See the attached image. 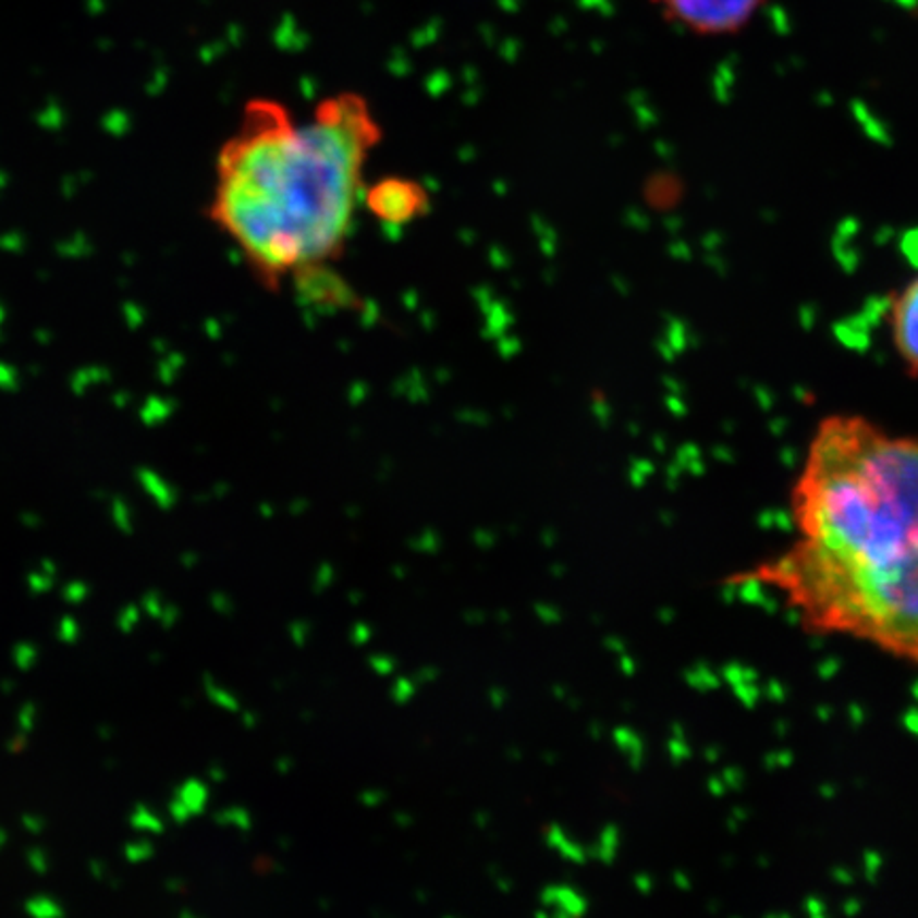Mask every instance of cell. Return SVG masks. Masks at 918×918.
I'll return each mask as SVG.
<instances>
[{"instance_id": "1", "label": "cell", "mask_w": 918, "mask_h": 918, "mask_svg": "<svg viewBox=\"0 0 918 918\" xmlns=\"http://www.w3.org/2000/svg\"><path fill=\"white\" fill-rule=\"evenodd\" d=\"M381 138L355 91L323 98L308 120L256 98L219 147L207 218L266 290L308 287L343 258Z\"/></svg>"}, {"instance_id": "2", "label": "cell", "mask_w": 918, "mask_h": 918, "mask_svg": "<svg viewBox=\"0 0 918 918\" xmlns=\"http://www.w3.org/2000/svg\"><path fill=\"white\" fill-rule=\"evenodd\" d=\"M797 542L846 562L918 553V437L830 415L791 489Z\"/></svg>"}, {"instance_id": "3", "label": "cell", "mask_w": 918, "mask_h": 918, "mask_svg": "<svg viewBox=\"0 0 918 918\" xmlns=\"http://www.w3.org/2000/svg\"><path fill=\"white\" fill-rule=\"evenodd\" d=\"M738 580L779 593L806 629L848 636L918 665V553L846 562L795 540Z\"/></svg>"}, {"instance_id": "4", "label": "cell", "mask_w": 918, "mask_h": 918, "mask_svg": "<svg viewBox=\"0 0 918 918\" xmlns=\"http://www.w3.org/2000/svg\"><path fill=\"white\" fill-rule=\"evenodd\" d=\"M681 28L701 37H730L744 30L768 0H653Z\"/></svg>"}, {"instance_id": "5", "label": "cell", "mask_w": 918, "mask_h": 918, "mask_svg": "<svg viewBox=\"0 0 918 918\" xmlns=\"http://www.w3.org/2000/svg\"><path fill=\"white\" fill-rule=\"evenodd\" d=\"M891 343L906 370L918 377V277L895 294L889 306Z\"/></svg>"}, {"instance_id": "6", "label": "cell", "mask_w": 918, "mask_h": 918, "mask_svg": "<svg viewBox=\"0 0 918 918\" xmlns=\"http://www.w3.org/2000/svg\"><path fill=\"white\" fill-rule=\"evenodd\" d=\"M370 211L383 221L400 223L426 211L428 198L421 185L404 179H385L364 196Z\"/></svg>"}, {"instance_id": "7", "label": "cell", "mask_w": 918, "mask_h": 918, "mask_svg": "<svg viewBox=\"0 0 918 918\" xmlns=\"http://www.w3.org/2000/svg\"><path fill=\"white\" fill-rule=\"evenodd\" d=\"M538 906L553 917H583L589 910L587 897L570 884H547L538 895Z\"/></svg>"}, {"instance_id": "8", "label": "cell", "mask_w": 918, "mask_h": 918, "mask_svg": "<svg viewBox=\"0 0 918 918\" xmlns=\"http://www.w3.org/2000/svg\"><path fill=\"white\" fill-rule=\"evenodd\" d=\"M544 842L551 850H555L564 861L574 864V866H585L589 861V853L585 846H580L578 842H574L570 837L566 830L560 823H551L544 830Z\"/></svg>"}, {"instance_id": "9", "label": "cell", "mask_w": 918, "mask_h": 918, "mask_svg": "<svg viewBox=\"0 0 918 918\" xmlns=\"http://www.w3.org/2000/svg\"><path fill=\"white\" fill-rule=\"evenodd\" d=\"M619 850V830L614 825H607L600 831L598 840L587 848L589 859H598L604 866H611Z\"/></svg>"}, {"instance_id": "10", "label": "cell", "mask_w": 918, "mask_h": 918, "mask_svg": "<svg viewBox=\"0 0 918 918\" xmlns=\"http://www.w3.org/2000/svg\"><path fill=\"white\" fill-rule=\"evenodd\" d=\"M406 547L415 553H426V555H437L438 551L442 549V534L438 531L437 527H426L421 529L417 536L408 538Z\"/></svg>"}, {"instance_id": "11", "label": "cell", "mask_w": 918, "mask_h": 918, "mask_svg": "<svg viewBox=\"0 0 918 918\" xmlns=\"http://www.w3.org/2000/svg\"><path fill=\"white\" fill-rule=\"evenodd\" d=\"M176 804H183V806H185L187 817L198 815V812L205 808V804H207V788L203 787V785H198L196 781H192V783H187V785L183 787V791L179 793Z\"/></svg>"}, {"instance_id": "12", "label": "cell", "mask_w": 918, "mask_h": 918, "mask_svg": "<svg viewBox=\"0 0 918 918\" xmlns=\"http://www.w3.org/2000/svg\"><path fill=\"white\" fill-rule=\"evenodd\" d=\"M417 687H419V685L415 683V678L400 676V678H395L394 685H392V689H390V696H392V700H394L397 706H404V703H408V701L415 698Z\"/></svg>"}, {"instance_id": "13", "label": "cell", "mask_w": 918, "mask_h": 918, "mask_svg": "<svg viewBox=\"0 0 918 918\" xmlns=\"http://www.w3.org/2000/svg\"><path fill=\"white\" fill-rule=\"evenodd\" d=\"M336 580V568L332 562H321L315 572V580H313V593L321 596L323 591H328L332 587V583Z\"/></svg>"}, {"instance_id": "14", "label": "cell", "mask_w": 918, "mask_h": 918, "mask_svg": "<svg viewBox=\"0 0 918 918\" xmlns=\"http://www.w3.org/2000/svg\"><path fill=\"white\" fill-rule=\"evenodd\" d=\"M219 821H221V823H225V825H236L238 830H252V817H249V812H247V810H243V808H228L225 812H221V815H219Z\"/></svg>"}, {"instance_id": "15", "label": "cell", "mask_w": 918, "mask_h": 918, "mask_svg": "<svg viewBox=\"0 0 918 918\" xmlns=\"http://www.w3.org/2000/svg\"><path fill=\"white\" fill-rule=\"evenodd\" d=\"M534 612H536V616L544 623V625H560L562 621H564V612L560 607H555V604H549V602H536L534 604Z\"/></svg>"}, {"instance_id": "16", "label": "cell", "mask_w": 918, "mask_h": 918, "mask_svg": "<svg viewBox=\"0 0 918 918\" xmlns=\"http://www.w3.org/2000/svg\"><path fill=\"white\" fill-rule=\"evenodd\" d=\"M368 663L379 676H392L395 668H397L394 657L388 656V653H375V656L368 657Z\"/></svg>"}, {"instance_id": "17", "label": "cell", "mask_w": 918, "mask_h": 918, "mask_svg": "<svg viewBox=\"0 0 918 918\" xmlns=\"http://www.w3.org/2000/svg\"><path fill=\"white\" fill-rule=\"evenodd\" d=\"M351 642H353V647H364V645H368L370 640H372V636H375V629H372V625H368V623H355L353 627H351Z\"/></svg>"}, {"instance_id": "18", "label": "cell", "mask_w": 918, "mask_h": 918, "mask_svg": "<svg viewBox=\"0 0 918 918\" xmlns=\"http://www.w3.org/2000/svg\"><path fill=\"white\" fill-rule=\"evenodd\" d=\"M385 799H388V793H385L383 788H364V791L357 795V801H359L362 806H366V808H377V806H381Z\"/></svg>"}, {"instance_id": "19", "label": "cell", "mask_w": 918, "mask_h": 918, "mask_svg": "<svg viewBox=\"0 0 918 918\" xmlns=\"http://www.w3.org/2000/svg\"><path fill=\"white\" fill-rule=\"evenodd\" d=\"M290 638H292V642L296 645V647H305L306 642H308V636H310V623L308 621H303V619H298V621H294V623H290Z\"/></svg>"}, {"instance_id": "20", "label": "cell", "mask_w": 918, "mask_h": 918, "mask_svg": "<svg viewBox=\"0 0 918 918\" xmlns=\"http://www.w3.org/2000/svg\"><path fill=\"white\" fill-rule=\"evenodd\" d=\"M473 542H475V547H479L482 551L493 549L495 542H498V534L493 529H489V527H477L473 531Z\"/></svg>"}, {"instance_id": "21", "label": "cell", "mask_w": 918, "mask_h": 918, "mask_svg": "<svg viewBox=\"0 0 918 918\" xmlns=\"http://www.w3.org/2000/svg\"><path fill=\"white\" fill-rule=\"evenodd\" d=\"M438 676H440V668H437V665H424V668H419L415 672L413 678H415L417 685H430V683L438 681Z\"/></svg>"}, {"instance_id": "22", "label": "cell", "mask_w": 918, "mask_h": 918, "mask_svg": "<svg viewBox=\"0 0 918 918\" xmlns=\"http://www.w3.org/2000/svg\"><path fill=\"white\" fill-rule=\"evenodd\" d=\"M489 703L495 708V710H502L504 706H506V701H509V691L504 689V687H498V685H493L491 689H489Z\"/></svg>"}, {"instance_id": "23", "label": "cell", "mask_w": 918, "mask_h": 918, "mask_svg": "<svg viewBox=\"0 0 918 918\" xmlns=\"http://www.w3.org/2000/svg\"><path fill=\"white\" fill-rule=\"evenodd\" d=\"M558 540H560V531H558L555 527H544V529L540 531V544H542L544 549H553V547L558 544Z\"/></svg>"}, {"instance_id": "24", "label": "cell", "mask_w": 918, "mask_h": 918, "mask_svg": "<svg viewBox=\"0 0 918 918\" xmlns=\"http://www.w3.org/2000/svg\"><path fill=\"white\" fill-rule=\"evenodd\" d=\"M209 689H211V696H216L213 700L221 703L223 708H228V710H238V701L234 700L230 694H225L223 689H221V691H219V689H213L211 685H209Z\"/></svg>"}, {"instance_id": "25", "label": "cell", "mask_w": 918, "mask_h": 918, "mask_svg": "<svg viewBox=\"0 0 918 918\" xmlns=\"http://www.w3.org/2000/svg\"><path fill=\"white\" fill-rule=\"evenodd\" d=\"M491 874H493V884H495L502 893H511V891H513V880H511V878L498 874V870H493Z\"/></svg>"}, {"instance_id": "26", "label": "cell", "mask_w": 918, "mask_h": 918, "mask_svg": "<svg viewBox=\"0 0 918 918\" xmlns=\"http://www.w3.org/2000/svg\"><path fill=\"white\" fill-rule=\"evenodd\" d=\"M485 619H487V614L482 611L464 612V621H466L468 625H482V623H485Z\"/></svg>"}, {"instance_id": "27", "label": "cell", "mask_w": 918, "mask_h": 918, "mask_svg": "<svg viewBox=\"0 0 918 918\" xmlns=\"http://www.w3.org/2000/svg\"><path fill=\"white\" fill-rule=\"evenodd\" d=\"M394 821L395 825H397V828H402V830H406L408 825H413V817H411V815H406V812H395Z\"/></svg>"}, {"instance_id": "28", "label": "cell", "mask_w": 918, "mask_h": 918, "mask_svg": "<svg viewBox=\"0 0 918 918\" xmlns=\"http://www.w3.org/2000/svg\"><path fill=\"white\" fill-rule=\"evenodd\" d=\"M549 572H551V576H553V578H564L568 570H566V566H564L562 562H555V564L549 568Z\"/></svg>"}, {"instance_id": "29", "label": "cell", "mask_w": 918, "mask_h": 918, "mask_svg": "<svg viewBox=\"0 0 918 918\" xmlns=\"http://www.w3.org/2000/svg\"><path fill=\"white\" fill-rule=\"evenodd\" d=\"M491 821V815L489 812H477L475 815V825L477 828H481V830H487V823Z\"/></svg>"}, {"instance_id": "30", "label": "cell", "mask_w": 918, "mask_h": 918, "mask_svg": "<svg viewBox=\"0 0 918 918\" xmlns=\"http://www.w3.org/2000/svg\"><path fill=\"white\" fill-rule=\"evenodd\" d=\"M553 696H555V700H568V689L564 687V685H553Z\"/></svg>"}, {"instance_id": "31", "label": "cell", "mask_w": 918, "mask_h": 918, "mask_svg": "<svg viewBox=\"0 0 918 918\" xmlns=\"http://www.w3.org/2000/svg\"><path fill=\"white\" fill-rule=\"evenodd\" d=\"M604 645H607L611 651H616V653H619V651H623V645H621L616 638H611V636L604 640Z\"/></svg>"}, {"instance_id": "32", "label": "cell", "mask_w": 918, "mask_h": 918, "mask_svg": "<svg viewBox=\"0 0 918 918\" xmlns=\"http://www.w3.org/2000/svg\"><path fill=\"white\" fill-rule=\"evenodd\" d=\"M600 730H602V727H600V723H589V736H591V738H596V740H598V738L602 736V732H600Z\"/></svg>"}, {"instance_id": "33", "label": "cell", "mask_w": 918, "mask_h": 918, "mask_svg": "<svg viewBox=\"0 0 918 918\" xmlns=\"http://www.w3.org/2000/svg\"><path fill=\"white\" fill-rule=\"evenodd\" d=\"M392 574H394L397 580H404V578L408 576V568H404V566H394V568H392Z\"/></svg>"}, {"instance_id": "34", "label": "cell", "mask_w": 918, "mask_h": 918, "mask_svg": "<svg viewBox=\"0 0 918 918\" xmlns=\"http://www.w3.org/2000/svg\"><path fill=\"white\" fill-rule=\"evenodd\" d=\"M362 600H364V593L362 591H350V602L355 607V604H362Z\"/></svg>"}, {"instance_id": "35", "label": "cell", "mask_w": 918, "mask_h": 918, "mask_svg": "<svg viewBox=\"0 0 918 918\" xmlns=\"http://www.w3.org/2000/svg\"><path fill=\"white\" fill-rule=\"evenodd\" d=\"M506 755L509 757H513L515 761H522V750L517 748V746H509V750H506Z\"/></svg>"}, {"instance_id": "36", "label": "cell", "mask_w": 918, "mask_h": 918, "mask_svg": "<svg viewBox=\"0 0 918 918\" xmlns=\"http://www.w3.org/2000/svg\"><path fill=\"white\" fill-rule=\"evenodd\" d=\"M279 772H290L292 770V759H279Z\"/></svg>"}, {"instance_id": "37", "label": "cell", "mask_w": 918, "mask_h": 918, "mask_svg": "<svg viewBox=\"0 0 918 918\" xmlns=\"http://www.w3.org/2000/svg\"><path fill=\"white\" fill-rule=\"evenodd\" d=\"M542 761H547V763H549V766H555V761H558V757H555V755H553V752H544V755H542Z\"/></svg>"}, {"instance_id": "38", "label": "cell", "mask_w": 918, "mask_h": 918, "mask_svg": "<svg viewBox=\"0 0 918 918\" xmlns=\"http://www.w3.org/2000/svg\"><path fill=\"white\" fill-rule=\"evenodd\" d=\"M498 621H500V623H509V621H511V612L500 611V614H498Z\"/></svg>"}]
</instances>
